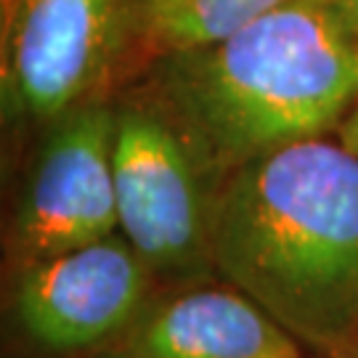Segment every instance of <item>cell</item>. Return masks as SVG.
I'll return each instance as SVG.
<instances>
[{"label":"cell","mask_w":358,"mask_h":358,"mask_svg":"<svg viewBox=\"0 0 358 358\" xmlns=\"http://www.w3.org/2000/svg\"><path fill=\"white\" fill-rule=\"evenodd\" d=\"M220 279L329 358L358 329V157L308 138L236 167L217 196Z\"/></svg>","instance_id":"cell-1"},{"label":"cell","mask_w":358,"mask_h":358,"mask_svg":"<svg viewBox=\"0 0 358 358\" xmlns=\"http://www.w3.org/2000/svg\"><path fill=\"white\" fill-rule=\"evenodd\" d=\"M149 90L226 180L340 128L358 101V40L329 0H284L223 43L154 62Z\"/></svg>","instance_id":"cell-2"},{"label":"cell","mask_w":358,"mask_h":358,"mask_svg":"<svg viewBox=\"0 0 358 358\" xmlns=\"http://www.w3.org/2000/svg\"><path fill=\"white\" fill-rule=\"evenodd\" d=\"M117 223L157 279L207 282L223 178L152 90L115 106Z\"/></svg>","instance_id":"cell-3"},{"label":"cell","mask_w":358,"mask_h":358,"mask_svg":"<svg viewBox=\"0 0 358 358\" xmlns=\"http://www.w3.org/2000/svg\"><path fill=\"white\" fill-rule=\"evenodd\" d=\"M138 64L136 0H3L6 115L51 125Z\"/></svg>","instance_id":"cell-4"},{"label":"cell","mask_w":358,"mask_h":358,"mask_svg":"<svg viewBox=\"0 0 358 358\" xmlns=\"http://www.w3.org/2000/svg\"><path fill=\"white\" fill-rule=\"evenodd\" d=\"M112 146L115 106L103 99L48 125L11 220L22 268L117 234Z\"/></svg>","instance_id":"cell-5"},{"label":"cell","mask_w":358,"mask_h":358,"mask_svg":"<svg viewBox=\"0 0 358 358\" xmlns=\"http://www.w3.org/2000/svg\"><path fill=\"white\" fill-rule=\"evenodd\" d=\"M154 271L112 234L19 273L13 308L32 343L51 353H96L138 319L154 297Z\"/></svg>","instance_id":"cell-6"},{"label":"cell","mask_w":358,"mask_h":358,"mask_svg":"<svg viewBox=\"0 0 358 358\" xmlns=\"http://www.w3.org/2000/svg\"><path fill=\"white\" fill-rule=\"evenodd\" d=\"M303 345L236 289L202 287L154 300L93 358H303Z\"/></svg>","instance_id":"cell-7"},{"label":"cell","mask_w":358,"mask_h":358,"mask_svg":"<svg viewBox=\"0 0 358 358\" xmlns=\"http://www.w3.org/2000/svg\"><path fill=\"white\" fill-rule=\"evenodd\" d=\"M284 0H136L138 62L210 48Z\"/></svg>","instance_id":"cell-8"},{"label":"cell","mask_w":358,"mask_h":358,"mask_svg":"<svg viewBox=\"0 0 358 358\" xmlns=\"http://www.w3.org/2000/svg\"><path fill=\"white\" fill-rule=\"evenodd\" d=\"M337 133V141L345 146L348 152H353L358 157V101L350 106V112L345 115V120L340 122Z\"/></svg>","instance_id":"cell-9"},{"label":"cell","mask_w":358,"mask_h":358,"mask_svg":"<svg viewBox=\"0 0 358 358\" xmlns=\"http://www.w3.org/2000/svg\"><path fill=\"white\" fill-rule=\"evenodd\" d=\"M332 8L340 13V19L345 22L350 35L358 40V0H329Z\"/></svg>","instance_id":"cell-10"},{"label":"cell","mask_w":358,"mask_h":358,"mask_svg":"<svg viewBox=\"0 0 358 358\" xmlns=\"http://www.w3.org/2000/svg\"><path fill=\"white\" fill-rule=\"evenodd\" d=\"M329 358H358V329H356V334L348 340L345 345L340 348L337 353H332Z\"/></svg>","instance_id":"cell-11"},{"label":"cell","mask_w":358,"mask_h":358,"mask_svg":"<svg viewBox=\"0 0 358 358\" xmlns=\"http://www.w3.org/2000/svg\"><path fill=\"white\" fill-rule=\"evenodd\" d=\"M310 358H321V356H310Z\"/></svg>","instance_id":"cell-12"}]
</instances>
